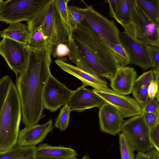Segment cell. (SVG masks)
I'll return each mask as SVG.
<instances>
[{"label": "cell", "instance_id": "1", "mask_svg": "<svg viewBox=\"0 0 159 159\" xmlns=\"http://www.w3.org/2000/svg\"><path fill=\"white\" fill-rule=\"evenodd\" d=\"M26 67L16 77V86L21 107L22 121L25 126L38 124L45 115L42 102L45 85L51 74L52 46L30 49Z\"/></svg>", "mask_w": 159, "mask_h": 159}, {"label": "cell", "instance_id": "2", "mask_svg": "<svg viewBox=\"0 0 159 159\" xmlns=\"http://www.w3.org/2000/svg\"><path fill=\"white\" fill-rule=\"evenodd\" d=\"M21 116L20 97L12 81L0 113V152L10 150L16 145Z\"/></svg>", "mask_w": 159, "mask_h": 159}, {"label": "cell", "instance_id": "3", "mask_svg": "<svg viewBox=\"0 0 159 159\" xmlns=\"http://www.w3.org/2000/svg\"><path fill=\"white\" fill-rule=\"evenodd\" d=\"M27 23L30 36L38 30H41L53 48L59 43L68 42L54 0H50Z\"/></svg>", "mask_w": 159, "mask_h": 159}, {"label": "cell", "instance_id": "4", "mask_svg": "<svg viewBox=\"0 0 159 159\" xmlns=\"http://www.w3.org/2000/svg\"><path fill=\"white\" fill-rule=\"evenodd\" d=\"M124 29V32L137 42L159 48V26L139 8L135 0L131 7L130 23Z\"/></svg>", "mask_w": 159, "mask_h": 159}, {"label": "cell", "instance_id": "5", "mask_svg": "<svg viewBox=\"0 0 159 159\" xmlns=\"http://www.w3.org/2000/svg\"><path fill=\"white\" fill-rule=\"evenodd\" d=\"M87 46L93 55L112 74L123 66L113 49L93 32L78 26L73 31Z\"/></svg>", "mask_w": 159, "mask_h": 159}, {"label": "cell", "instance_id": "6", "mask_svg": "<svg viewBox=\"0 0 159 159\" xmlns=\"http://www.w3.org/2000/svg\"><path fill=\"white\" fill-rule=\"evenodd\" d=\"M85 17L79 25L96 34L113 49L120 44V31L114 21L110 20L97 11L92 5L83 8Z\"/></svg>", "mask_w": 159, "mask_h": 159}, {"label": "cell", "instance_id": "7", "mask_svg": "<svg viewBox=\"0 0 159 159\" xmlns=\"http://www.w3.org/2000/svg\"><path fill=\"white\" fill-rule=\"evenodd\" d=\"M50 0H2L0 21L6 24L30 20Z\"/></svg>", "mask_w": 159, "mask_h": 159}, {"label": "cell", "instance_id": "8", "mask_svg": "<svg viewBox=\"0 0 159 159\" xmlns=\"http://www.w3.org/2000/svg\"><path fill=\"white\" fill-rule=\"evenodd\" d=\"M120 132L127 137L134 151L146 153L153 148L150 139V129L142 113L124 121Z\"/></svg>", "mask_w": 159, "mask_h": 159}, {"label": "cell", "instance_id": "9", "mask_svg": "<svg viewBox=\"0 0 159 159\" xmlns=\"http://www.w3.org/2000/svg\"><path fill=\"white\" fill-rule=\"evenodd\" d=\"M29 53L26 44L6 38L0 41V55L16 77L25 70Z\"/></svg>", "mask_w": 159, "mask_h": 159}, {"label": "cell", "instance_id": "10", "mask_svg": "<svg viewBox=\"0 0 159 159\" xmlns=\"http://www.w3.org/2000/svg\"><path fill=\"white\" fill-rule=\"evenodd\" d=\"M74 92V91L68 89L51 74L43 92L42 102L44 109L51 112L57 111L68 103Z\"/></svg>", "mask_w": 159, "mask_h": 159}, {"label": "cell", "instance_id": "11", "mask_svg": "<svg viewBox=\"0 0 159 159\" xmlns=\"http://www.w3.org/2000/svg\"><path fill=\"white\" fill-rule=\"evenodd\" d=\"M73 39L80 56L76 66L85 72L110 80L113 75L102 64L84 42L73 33Z\"/></svg>", "mask_w": 159, "mask_h": 159}, {"label": "cell", "instance_id": "12", "mask_svg": "<svg viewBox=\"0 0 159 159\" xmlns=\"http://www.w3.org/2000/svg\"><path fill=\"white\" fill-rule=\"evenodd\" d=\"M93 90L106 102L116 108L124 118L139 115L142 112L141 107L134 98L118 93L111 89L106 90Z\"/></svg>", "mask_w": 159, "mask_h": 159}, {"label": "cell", "instance_id": "13", "mask_svg": "<svg viewBox=\"0 0 159 159\" xmlns=\"http://www.w3.org/2000/svg\"><path fill=\"white\" fill-rule=\"evenodd\" d=\"M119 39L129 57L130 64L144 70L153 68L147 50V45L137 42L124 31L120 32Z\"/></svg>", "mask_w": 159, "mask_h": 159}, {"label": "cell", "instance_id": "14", "mask_svg": "<svg viewBox=\"0 0 159 159\" xmlns=\"http://www.w3.org/2000/svg\"><path fill=\"white\" fill-rule=\"evenodd\" d=\"M53 128L52 120L51 119L43 124L25 126L19 131L16 145L22 148L35 147L43 141Z\"/></svg>", "mask_w": 159, "mask_h": 159}, {"label": "cell", "instance_id": "15", "mask_svg": "<svg viewBox=\"0 0 159 159\" xmlns=\"http://www.w3.org/2000/svg\"><path fill=\"white\" fill-rule=\"evenodd\" d=\"M99 109V122L100 130L114 136L120 132L124 121L120 112L107 102L102 104Z\"/></svg>", "mask_w": 159, "mask_h": 159}, {"label": "cell", "instance_id": "16", "mask_svg": "<svg viewBox=\"0 0 159 159\" xmlns=\"http://www.w3.org/2000/svg\"><path fill=\"white\" fill-rule=\"evenodd\" d=\"M106 102L93 89L82 85L74 91L67 104L71 111H82L94 107L99 108Z\"/></svg>", "mask_w": 159, "mask_h": 159}, {"label": "cell", "instance_id": "17", "mask_svg": "<svg viewBox=\"0 0 159 159\" xmlns=\"http://www.w3.org/2000/svg\"><path fill=\"white\" fill-rule=\"evenodd\" d=\"M56 64L64 71L80 80L83 83L82 86H89L98 90H106L110 89L106 81L98 76L85 72L76 66L70 64L61 60L55 61Z\"/></svg>", "mask_w": 159, "mask_h": 159}, {"label": "cell", "instance_id": "18", "mask_svg": "<svg viewBox=\"0 0 159 159\" xmlns=\"http://www.w3.org/2000/svg\"><path fill=\"white\" fill-rule=\"evenodd\" d=\"M137 72L134 69L129 66L119 67L110 80V86L114 91L124 95L131 94Z\"/></svg>", "mask_w": 159, "mask_h": 159}, {"label": "cell", "instance_id": "19", "mask_svg": "<svg viewBox=\"0 0 159 159\" xmlns=\"http://www.w3.org/2000/svg\"><path fill=\"white\" fill-rule=\"evenodd\" d=\"M77 156L74 149L63 146H52L47 143L40 144L36 148V159H68Z\"/></svg>", "mask_w": 159, "mask_h": 159}, {"label": "cell", "instance_id": "20", "mask_svg": "<svg viewBox=\"0 0 159 159\" xmlns=\"http://www.w3.org/2000/svg\"><path fill=\"white\" fill-rule=\"evenodd\" d=\"M154 79V73L152 69L143 73L137 78L134 82L132 93L142 111L148 99V86Z\"/></svg>", "mask_w": 159, "mask_h": 159}, {"label": "cell", "instance_id": "21", "mask_svg": "<svg viewBox=\"0 0 159 159\" xmlns=\"http://www.w3.org/2000/svg\"><path fill=\"white\" fill-rule=\"evenodd\" d=\"M0 32L1 38H7L26 44L30 37L27 25L20 22L9 24Z\"/></svg>", "mask_w": 159, "mask_h": 159}, {"label": "cell", "instance_id": "22", "mask_svg": "<svg viewBox=\"0 0 159 159\" xmlns=\"http://www.w3.org/2000/svg\"><path fill=\"white\" fill-rule=\"evenodd\" d=\"M70 0H54L60 20L64 30L67 36V43L72 49H75L76 46L73 39V30L70 24L68 13V3Z\"/></svg>", "mask_w": 159, "mask_h": 159}, {"label": "cell", "instance_id": "23", "mask_svg": "<svg viewBox=\"0 0 159 159\" xmlns=\"http://www.w3.org/2000/svg\"><path fill=\"white\" fill-rule=\"evenodd\" d=\"M134 0H116L117 7L113 17L123 28L130 23L131 7Z\"/></svg>", "mask_w": 159, "mask_h": 159}, {"label": "cell", "instance_id": "24", "mask_svg": "<svg viewBox=\"0 0 159 159\" xmlns=\"http://www.w3.org/2000/svg\"><path fill=\"white\" fill-rule=\"evenodd\" d=\"M137 6L159 26V0H135Z\"/></svg>", "mask_w": 159, "mask_h": 159}, {"label": "cell", "instance_id": "25", "mask_svg": "<svg viewBox=\"0 0 159 159\" xmlns=\"http://www.w3.org/2000/svg\"><path fill=\"white\" fill-rule=\"evenodd\" d=\"M36 148H22L16 145L10 150L0 152V159H36Z\"/></svg>", "mask_w": 159, "mask_h": 159}, {"label": "cell", "instance_id": "26", "mask_svg": "<svg viewBox=\"0 0 159 159\" xmlns=\"http://www.w3.org/2000/svg\"><path fill=\"white\" fill-rule=\"evenodd\" d=\"M26 45L30 49H40L52 46L48 39L39 30L30 36Z\"/></svg>", "mask_w": 159, "mask_h": 159}, {"label": "cell", "instance_id": "27", "mask_svg": "<svg viewBox=\"0 0 159 159\" xmlns=\"http://www.w3.org/2000/svg\"><path fill=\"white\" fill-rule=\"evenodd\" d=\"M69 21L73 30L76 29L84 20L85 15L83 8L76 6H68Z\"/></svg>", "mask_w": 159, "mask_h": 159}, {"label": "cell", "instance_id": "28", "mask_svg": "<svg viewBox=\"0 0 159 159\" xmlns=\"http://www.w3.org/2000/svg\"><path fill=\"white\" fill-rule=\"evenodd\" d=\"M119 144L121 159H134L132 145L123 133L119 134Z\"/></svg>", "mask_w": 159, "mask_h": 159}, {"label": "cell", "instance_id": "29", "mask_svg": "<svg viewBox=\"0 0 159 159\" xmlns=\"http://www.w3.org/2000/svg\"><path fill=\"white\" fill-rule=\"evenodd\" d=\"M71 111L67 104L64 105L57 118L54 127L60 130H65L69 124Z\"/></svg>", "mask_w": 159, "mask_h": 159}, {"label": "cell", "instance_id": "30", "mask_svg": "<svg viewBox=\"0 0 159 159\" xmlns=\"http://www.w3.org/2000/svg\"><path fill=\"white\" fill-rule=\"evenodd\" d=\"M52 55L54 57L66 62V57H68L70 61L71 51L67 43H61L53 48Z\"/></svg>", "mask_w": 159, "mask_h": 159}, {"label": "cell", "instance_id": "31", "mask_svg": "<svg viewBox=\"0 0 159 159\" xmlns=\"http://www.w3.org/2000/svg\"><path fill=\"white\" fill-rule=\"evenodd\" d=\"M12 81L11 78L8 75H5L0 79V113Z\"/></svg>", "mask_w": 159, "mask_h": 159}, {"label": "cell", "instance_id": "32", "mask_svg": "<svg viewBox=\"0 0 159 159\" xmlns=\"http://www.w3.org/2000/svg\"><path fill=\"white\" fill-rule=\"evenodd\" d=\"M147 50L152 65L154 73L159 72V48L147 45Z\"/></svg>", "mask_w": 159, "mask_h": 159}, {"label": "cell", "instance_id": "33", "mask_svg": "<svg viewBox=\"0 0 159 159\" xmlns=\"http://www.w3.org/2000/svg\"><path fill=\"white\" fill-rule=\"evenodd\" d=\"M159 95H157L153 99L148 98L142 111L152 113L159 115Z\"/></svg>", "mask_w": 159, "mask_h": 159}, {"label": "cell", "instance_id": "34", "mask_svg": "<svg viewBox=\"0 0 159 159\" xmlns=\"http://www.w3.org/2000/svg\"><path fill=\"white\" fill-rule=\"evenodd\" d=\"M159 123L150 129L151 142L155 149L159 152Z\"/></svg>", "mask_w": 159, "mask_h": 159}, {"label": "cell", "instance_id": "35", "mask_svg": "<svg viewBox=\"0 0 159 159\" xmlns=\"http://www.w3.org/2000/svg\"><path fill=\"white\" fill-rule=\"evenodd\" d=\"M144 118L150 129L159 123V115L142 111Z\"/></svg>", "mask_w": 159, "mask_h": 159}, {"label": "cell", "instance_id": "36", "mask_svg": "<svg viewBox=\"0 0 159 159\" xmlns=\"http://www.w3.org/2000/svg\"><path fill=\"white\" fill-rule=\"evenodd\" d=\"M158 86L155 80L151 82L148 90V98L153 99L157 95H159Z\"/></svg>", "mask_w": 159, "mask_h": 159}, {"label": "cell", "instance_id": "37", "mask_svg": "<svg viewBox=\"0 0 159 159\" xmlns=\"http://www.w3.org/2000/svg\"><path fill=\"white\" fill-rule=\"evenodd\" d=\"M106 1L108 4L109 6V16L113 18L117 10L116 0H107Z\"/></svg>", "mask_w": 159, "mask_h": 159}, {"label": "cell", "instance_id": "38", "mask_svg": "<svg viewBox=\"0 0 159 159\" xmlns=\"http://www.w3.org/2000/svg\"><path fill=\"white\" fill-rule=\"evenodd\" d=\"M145 153L148 159H159V152L153 148Z\"/></svg>", "mask_w": 159, "mask_h": 159}, {"label": "cell", "instance_id": "39", "mask_svg": "<svg viewBox=\"0 0 159 159\" xmlns=\"http://www.w3.org/2000/svg\"><path fill=\"white\" fill-rule=\"evenodd\" d=\"M134 159H148L145 153L137 152Z\"/></svg>", "mask_w": 159, "mask_h": 159}, {"label": "cell", "instance_id": "40", "mask_svg": "<svg viewBox=\"0 0 159 159\" xmlns=\"http://www.w3.org/2000/svg\"><path fill=\"white\" fill-rule=\"evenodd\" d=\"M81 159H89V157L87 155H84Z\"/></svg>", "mask_w": 159, "mask_h": 159}, {"label": "cell", "instance_id": "41", "mask_svg": "<svg viewBox=\"0 0 159 159\" xmlns=\"http://www.w3.org/2000/svg\"><path fill=\"white\" fill-rule=\"evenodd\" d=\"M2 0H0V10H1V5L2 4Z\"/></svg>", "mask_w": 159, "mask_h": 159}, {"label": "cell", "instance_id": "42", "mask_svg": "<svg viewBox=\"0 0 159 159\" xmlns=\"http://www.w3.org/2000/svg\"><path fill=\"white\" fill-rule=\"evenodd\" d=\"M68 159H76V157H71L70 158Z\"/></svg>", "mask_w": 159, "mask_h": 159}, {"label": "cell", "instance_id": "43", "mask_svg": "<svg viewBox=\"0 0 159 159\" xmlns=\"http://www.w3.org/2000/svg\"><path fill=\"white\" fill-rule=\"evenodd\" d=\"M26 159L20 158V159Z\"/></svg>", "mask_w": 159, "mask_h": 159}]
</instances>
